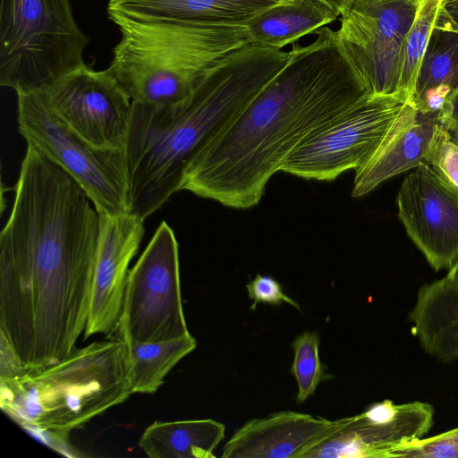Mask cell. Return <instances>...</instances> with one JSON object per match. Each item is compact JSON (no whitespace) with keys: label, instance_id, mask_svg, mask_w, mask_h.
I'll return each instance as SVG.
<instances>
[{"label":"cell","instance_id":"cell-1","mask_svg":"<svg viewBox=\"0 0 458 458\" xmlns=\"http://www.w3.org/2000/svg\"><path fill=\"white\" fill-rule=\"evenodd\" d=\"M100 215L61 166L27 144L0 234V333L27 369L55 364L85 330Z\"/></svg>","mask_w":458,"mask_h":458},{"label":"cell","instance_id":"cell-2","mask_svg":"<svg viewBox=\"0 0 458 458\" xmlns=\"http://www.w3.org/2000/svg\"><path fill=\"white\" fill-rule=\"evenodd\" d=\"M293 44L291 57L186 171L181 190L223 206L257 205L270 178L313 131L369 95L336 30Z\"/></svg>","mask_w":458,"mask_h":458},{"label":"cell","instance_id":"cell-3","mask_svg":"<svg viewBox=\"0 0 458 458\" xmlns=\"http://www.w3.org/2000/svg\"><path fill=\"white\" fill-rule=\"evenodd\" d=\"M291 51L246 45L217 63L193 95L171 106L132 103L125 154L131 212L146 218L181 191L187 169L282 70Z\"/></svg>","mask_w":458,"mask_h":458},{"label":"cell","instance_id":"cell-4","mask_svg":"<svg viewBox=\"0 0 458 458\" xmlns=\"http://www.w3.org/2000/svg\"><path fill=\"white\" fill-rule=\"evenodd\" d=\"M131 394L122 339L94 342L55 364L0 379L2 411L58 451L72 430Z\"/></svg>","mask_w":458,"mask_h":458},{"label":"cell","instance_id":"cell-5","mask_svg":"<svg viewBox=\"0 0 458 458\" xmlns=\"http://www.w3.org/2000/svg\"><path fill=\"white\" fill-rule=\"evenodd\" d=\"M114 23L122 37L106 71L132 103L153 106L187 101L217 63L251 44L246 22Z\"/></svg>","mask_w":458,"mask_h":458},{"label":"cell","instance_id":"cell-6","mask_svg":"<svg viewBox=\"0 0 458 458\" xmlns=\"http://www.w3.org/2000/svg\"><path fill=\"white\" fill-rule=\"evenodd\" d=\"M89 38L69 0H0V84L46 89L86 64Z\"/></svg>","mask_w":458,"mask_h":458},{"label":"cell","instance_id":"cell-7","mask_svg":"<svg viewBox=\"0 0 458 458\" xmlns=\"http://www.w3.org/2000/svg\"><path fill=\"white\" fill-rule=\"evenodd\" d=\"M18 131L68 173L99 214L131 212L124 150L97 148L77 134L52 108L41 90L17 94Z\"/></svg>","mask_w":458,"mask_h":458},{"label":"cell","instance_id":"cell-8","mask_svg":"<svg viewBox=\"0 0 458 458\" xmlns=\"http://www.w3.org/2000/svg\"><path fill=\"white\" fill-rule=\"evenodd\" d=\"M405 93L368 95L308 136L281 171L332 181L363 166L376 153L410 104Z\"/></svg>","mask_w":458,"mask_h":458},{"label":"cell","instance_id":"cell-9","mask_svg":"<svg viewBox=\"0 0 458 458\" xmlns=\"http://www.w3.org/2000/svg\"><path fill=\"white\" fill-rule=\"evenodd\" d=\"M117 328L124 342H162L190 334L181 297L178 243L165 221L128 273Z\"/></svg>","mask_w":458,"mask_h":458},{"label":"cell","instance_id":"cell-10","mask_svg":"<svg viewBox=\"0 0 458 458\" xmlns=\"http://www.w3.org/2000/svg\"><path fill=\"white\" fill-rule=\"evenodd\" d=\"M423 0H347L338 41L371 95H394L407 34Z\"/></svg>","mask_w":458,"mask_h":458},{"label":"cell","instance_id":"cell-11","mask_svg":"<svg viewBox=\"0 0 458 458\" xmlns=\"http://www.w3.org/2000/svg\"><path fill=\"white\" fill-rule=\"evenodd\" d=\"M41 91L56 114L89 143L125 151L132 103L106 69L95 71L85 64Z\"/></svg>","mask_w":458,"mask_h":458},{"label":"cell","instance_id":"cell-12","mask_svg":"<svg viewBox=\"0 0 458 458\" xmlns=\"http://www.w3.org/2000/svg\"><path fill=\"white\" fill-rule=\"evenodd\" d=\"M398 217L407 234L436 270L458 261V191L423 164L403 181Z\"/></svg>","mask_w":458,"mask_h":458},{"label":"cell","instance_id":"cell-13","mask_svg":"<svg viewBox=\"0 0 458 458\" xmlns=\"http://www.w3.org/2000/svg\"><path fill=\"white\" fill-rule=\"evenodd\" d=\"M434 407L426 402L375 403L348 422L306 458H387L394 448L423 437L434 423Z\"/></svg>","mask_w":458,"mask_h":458},{"label":"cell","instance_id":"cell-14","mask_svg":"<svg viewBox=\"0 0 458 458\" xmlns=\"http://www.w3.org/2000/svg\"><path fill=\"white\" fill-rule=\"evenodd\" d=\"M100 215V230L85 338L118 327L129 265L144 235V218L128 212Z\"/></svg>","mask_w":458,"mask_h":458},{"label":"cell","instance_id":"cell-15","mask_svg":"<svg viewBox=\"0 0 458 458\" xmlns=\"http://www.w3.org/2000/svg\"><path fill=\"white\" fill-rule=\"evenodd\" d=\"M349 420L283 411L246 421L227 440L222 458H306Z\"/></svg>","mask_w":458,"mask_h":458},{"label":"cell","instance_id":"cell-16","mask_svg":"<svg viewBox=\"0 0 458 458\" xmlns=\"http://www.w3.org/2000/svg\"><path fill=\"white\" fill-rule=\"evenodd\" d=\"M438 115L423 114L410 102L373 157L355 170L352 196L362 197L386 180L426 164Z\"/></svg>","mask_w":458,"mask_h":458},{"label":"cell","instance_id":"cell-17","mask_svg":"<svg viewBox=\"0 0 458 458\" xmlns=\"http://www.w3.org/2000/svg\"><path fill=\"white\" fill-rule=\"evenodd\" d=\"M277 4L271 0H109L107 13L113 22H246Z\"/></svg>","mask_w":458,"mask_h":458},{"label":"cell","instance_id":"cell-18","mask_svg":"<svg viewBox=\"0 0 458 458\" xmlns=\"http://www.w3.org/2000/svg\"><path fill=\"white\" fill-rule=\"evenodd\" d=\"M409 319L428 354L442 361L458 358V284L445 276L422 285Z\"/></svg>","mask_w":458,"mask_h":458},{"label":"cell","instance_id":"cell-19","mask_svg":"<svg viewBox=\"0 0 458 458\" xmlns=\"http://www.w3.org/2000/svg\"><path fill=\"white\" fill-rule=\"evenodd\" d=\"M458 89V31L434 24L410 100L423 114L439 115Z\"/></svg>","mask_w":458,"mask_h":458},{"label":"cell","instance_id":"cell-20","mask_svg":"<svg viewBox=\"0 0 458 458\" xmlns=\"http://www.w3.org/2000/svg\"><path fill=\"white\" fill-rule=\"evenodd\" d=\"M340 13L321 0L277 4L246 21L251 43L282 49L334 22Z\"/></svg>","mask_w":458,"mask_h":458},{"label":"cell","instance_id":"cell-21","mask_svg":"<svg viewBox=\"0 0 458 458\" xmlns=\"http://www.w3.org/2000/svg\"><path fill=\"white\" fill-rule=\"evenodd\" d=\"M225 426L212 419L155 421L138 445L150 458H214Z\"/></svg>","mask_w":458,"mask_h":458},{"label":"cell","instance_id":"cell-22","mask_svg":"<svg viewBox=\"0 0 458 458\" xmlns=\"http://www.w3.org/2000/svg\"><path fill=\"white\" fill-rule=\"evenodd\" d=\"M124 343L132 394L157 392L170 370L197 346V341L191 334L162 342Z\"/></svg>","mask_w":458,"mask_h":458},{"label":"cell","instance_id":"cell-23","mask_svg":"<svg viewBox=\"0 0 458 458\" xmlns=\"http://www.w3.org/2000/svg\"><path fill=\"white\" fill-rule=\"evenodd\" d=\"M441 0H423L407 34L402 59L399 92L411 95Z\"/></svg>","mask_w":458,"mask_h":458},{"label":"cell","instance_id":"cell-24","mask_svg":"<svg viewBox=\"0 0 458 458\" xmlns=\"http://www.w3.org/2000/svg\"><path fill=\"white\" fill-rule=\"evenodd\" d=\"M319 343L320 338L315 332L303 331L292 344L293 360L290 371L297 383L298 403H303L314 394L321 381L334 377L320 360Z\"/></svg>","mask_w":458,"mask_h":458},{"label":"cell","instance_id":"cell-25","mask_svg":"<svg viewBox=\"0 0 458 458\" xmlns=\"http://www.w3.org/2000/svg\"><path fill=\"white\" fill-rule=\"evenodd\" d=\"M426 164L458 191V138L440 123Z\"/></svg>","mask_w":458,"mask_h":458},{"label":"cell","instance_id":"cell-26","mask_svg":"<svg viewBox=\"0 0 458 458\" xmlns=\"http://www.w3.org/2000/svg\"><path fill=\"white\" fill-rule=\"evenodd\" d=\"M458 458V428L413 440L393 449L387 458Z\"/></svg>","mask_w":458,"mask_h":458},{"label":"cell","instance_id":"cell-27","mask_svg":"<svg viewBox=\"0 0 458 458\" xmlns=\"http://www.w3.org/2000/svg\"><path fill=\"white\" fill-rule=\"evenodd\" d=\"M246 289L249 298L252 300L251 310H255L259 303H267L274 306L287 303L299 311L301 310L299 303L286 295L277 280L269 276L258 274L254 279L246 284Z\"/></svg>","mask_w":458,"mask_h":458},{"label":"cell","instance_id":"cell-28","mask_svg":"<svg viewBox=\"0 0 458 458\" xmlns=\"http://www.w3.org/2000/svg\"><path fill=\"white\" fill-rule=\"evenodd\" d=\"M0 379L13 378L24 374L28 369L13 351L7 338L0 333Z\"/></svg>","mask_w":458,"mask_h":458},{"label":"cell","instance_id":"cell-29","mask_svg":"<svg viewBox=\"0 0 458 458\" xmlns=\"http://www.w3.org/2000/svg\"><path fill=\"white\" fill-rule=\"evenodd\" d=\"M438 122L458 138V89L445 104L439 113Z\"/></svg>","mask_w":458,"mask_h":458},{"label":"cell","instance_id":"cell-30","mask_svg":"<svg viewBox=\"0 0 458 458\" xmlns=\"http://www.w3.org/2000/svg\"><path fill=\"white\" fill-rule=\"evenodd\" d=\"M435 23L458 31V0H441Z\"/></svg>","mask_w":458,"mask_h":458},{"label":"cell","instance_id":"cell-31","mask_svg":"<svg viewBox=\"0 0 458 458\" xmlns=\"http://www.w3.org/2000/svg\"><path fill=\"white\" fill-rule=\"evenodd\" d=\"M340 13L347 0H321Z\"/></svg>","mask_w":458,"mask_h":458},{"label":"cell","instance_id":"cell-32","mask_svg":"<svg viewBox=\"0 0 458 458\" xmlns=\"http://www.w3.org/2000/svg\"><path fill=\"white\" fill-rule=\"evenodd\" d=\"M446 276L458 284V261L448 270Z\"/></svg>","mask_w":458,"mask_h":458},{"label":"cell","instance_id":"cell-33","mask_svg":"<svg viewBox=\"0 0 458 458\" xmlns=\"http://www.w3.org/2000/svg\"><path fill=\"white\" fill-rule=\"evenodd\" d=\"M271 1H275V2H277V3H286V2H291V1H293V0H271Z\"/></svg>","mask_w":458,"mask_h":458}]
</instances>
